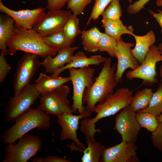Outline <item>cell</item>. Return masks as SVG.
<instances>
[{"label":"cell","mask_w":162,"mask_h":162,"mask_svg":"<svg viewBox=\"0 0 162 162\" xmlns=\"http://www.w3.org/2000/svg\"><path fill=\"white\" fill-rule=\"evenodd\" d=\"M133 36L136 44L131 52L140 64L143 62L150 47L155 42V35L153 31L150 30L145 35L138 36L134 34Z\"/></svg>","instance_id":"obj_20"},{"label":"cell","mask_w":162,"mask_h":162,"mask_svg":"<svg viewBox=\"0 0 162 162\" xmlns=\"http://www.w3.org/2000/svg\"><path fill=\"white\" fill-rule=\"evenodd\" d=\"M113 0H95L92 11L86 24L88 25L92 20L94 21L101 15L106 7Z\"/></svg>","instance_id":"obj_32"},{"label":"cell","mask_w":162,"mask_h":162,"mask_svg":"<svg viewBox=\"0 0 162 162\" xmlns=\"http://www.w3.org/2000/svg\"><path fill=\"white\" fill-rule=\"evenodd\" d=\"M160 78L161 83H162V64L160 66Z\"/></svg>","instance_id":"obj_43"},{"label":"cell","mask_w":162,"mask_h":162,"mask_svg":"<svg viewBox=\"0 0 162 162\" xmlns=\"http://www.w3.org/2000/svg\"><path fill=\"white\" fill-rule=\"evenodd\" d=\"M71 12L61 9L49 10L33 29L43 37L62 31L72 14Z\"/></svg>","instance_id":"obj_13"},{"label":"cell","mask_w":162,"mask_h":162,"mask_svg":"<svg viewBox=\"0 0 162 162\" xmlns=\"http://www.w3.org/2000/svg\"><path fill=\"white\" fill-rule=\"evenodd\" d=\"M11 67L5 58L4 56L0 55V83L3 82L11 70Z\"/></svg>","instance_id":"obj_35"},{"label":"cell","mask_w":162,"mask_h":162,"mask_svg":"<svg viewBox=\"0 0 162 162\" xmlns=\"http://www.w3.org/2000/svg\"><path fill=\"white\" fill-rule=\"evenodd\" d=\"M162 61V54L158 47L151 46L142 63L134 70L127 72L126 76L129 80L138 78L142 80V85L152 86L158 82L157 75V63Z\"/></svg>","instance_id":"obj_9"},{"label":"cell","mask_w":162,"mask_h":162,"mask_svg":"<svg viewBox=\"0 0 162 162\" xmlns=\"http://www.w3.org/2000/svg\"><path fill=\"white\" fill-rule=\"evenodd\" d=\"M87 146L81 152L83 153L81 160L82 162H99L105 149L100 142H97L94 137L86 136Z\"/></svg>","instance_id":"obj_21"},{"label":"cell","mask_w":162,"mask_h":162,"mask_svg":"<svg viewBox=\"0 0 162 162\" xmlns=\"http://www.w3.org/2000/svg\"><path fill=\"white\" fill-rule=\"evenodd\" d=\"M15 22L9 16H0V49L1 54H8L6 43L11 36L15 28Z\"/></svg>","instance_id":"obj_22"},{"label":"cell","mask_w":162,"mask_h":162,"mask_svg":"<svg viewBox=\"0 0 162 162\" xmlns=\"http://www.w3.org/2000/svg\"><path fill=\"white\" fill-rule=\"evenodd\" d=\"M79 48L71 47L59 51L54 57L48 56L41 62V65L45 68L46 73L52 74L58 69L70 62L74 53Z\"/></svg>","instance_id":"obj_18"},{"label":"cell","mask_w":162,"mask_h":162,"mask_svg":"<svg viewBox=\"0 0 162 162\" xmlns=\"http://www.w3.org/2000/svg\"><path fill=\"white\" fill-rule=\"evenodd\" d=\"M129 105L116 116L114 129L122 137V141L135 143L141 127L136 118V113Z\"/></svg>","instance_id":"obj_11"},{"label":"cell","mask_w":162,"mask_h":162,"mask_svg":"<svg viewBox=\"0 0 162 162\" xmlns=\"http://www.w3.org/2000/svg\"><path fill=\"white\" fill-rule=\"evenodd\" d=\"M128 0L129 2L130 3H131L132 2V0Z\"/></svg>","instance_id":"obj_45"},{"label":"cell","mask_w":162,"mask_h":162,"mask_svg":"<svg viewBox=\"0 0 162 162\" xmlns=\"http://www.w3.org/2000/svg\"><path fill=\"white\" fill-rule=\"evenodd\" d=\"M157 10L158 13H155L150 10H149V12L150 14L154 18L160 26L162 29L161 32L162 33V10Z\"/></svg>","instance_id":"obj_39"},{"label":"cell","mask_w":162,"mask_h":162,"mask_svg":"<svg viewBox=\"0 0 162 162\" xmlns=\"http://www.w3.org/2000/svg\"><path fill=\"white\" fill-rule=\"evenodd\" d=\"M135 143L122 141L113 146L105 148L100 160L101 162H140L136 155Z\"/></svg>","instance_id":"obj_15"},{"label":"cell","mask_w":162,"mask_h":162,"mask_svg":"<svg viewBox=\"0 0 162 162\" xmlns=\"http://www.w3.org/2000/svg\"><path fill=\"white\" fill-rule=\"evenodd\" d=\"M43 38L48 46L58 52L70 47L75 41L69 39L63 31Z\"/></svg>","instance_id":"obj_25"},{"label":"cell","mask_w":162,"mask_h":162,"mask_svg":"<svg viewBox=\"0 0 162 162\" xmlns=\"http://www.w3.org/2000/svg\"><path fill=\"white\" fill-rule=\"evenodd\" d=\"M117 41L116 57L117 59V64L115 72V80L118 83L126 69L130 68L134 70L140 64L131 52V48L134 46V44L131 42H125L122 38Z\"/></svg>","instance_id":"obj_16"},{"label":"cell","mask_w":162,"mask_h":162,"mask_svg":"<svg viewBox=\"0 0 162 162\" xmlns=\"http://www.w3.org/2000/svg\"><path fill=\"white\" fill-rule=\"evenodd\" d=\"M119 1L113 0L109 4L101 15L102 22L120 20L122 12Z\"/></svg>","instance_id":"obj_31"},{"label":"cell","mask_w":162,"mask_h":162,"mask_svg":"<svg viewBox=\"0 0 162 162\" xmlns=\"http://www.w3.org/2000/svg\"><path fill=\"white\" fill-rule=\"evenodd\" d=\"M102 22L105 33L117 40H120L121 38V36L123 34H128L133 36L134 34L132 26L127 27L124 25L120 20H108Z\"/></svg>","instance_id":"obj_23"},{"label":"cell","mask_w":162,"mask_h":162,"mask_svg":"<svg viewBox=\"0 0 162 162\" xmlns=\"http://www.w3.org/2000/svg\"><path fill=\"white\" fill-rule=\"evenodd\" d=\"M152 133L151 139L153 146L162 152V122L159 123L156 130Z\"/></svg>","instance_id":"obj_34"},{"label":"cell","mask_w":162,"mask_h":162,"mask_svg":"<svg viewBox=\"0 0 162 162\" xmlns=\"http://www.w3.org/2000/svg\"><path fill=\"white\" fill-rule=\"evenodd\" d=\"M104 63L93 84L86 88L82 96L83 104H86V110L91 114L97 103H103L110 95L114 93L118 83L115 80L117 64L112 65L110 57L107 58Z\"/></svg>","instance_id":"obj_2"},{"label":"cell","mask_w":162,"mask_h":162,"mask_svg":"<svg viewBox=\"0 0 162 162\" xmlns=\"http://www.w3.org/2000/svg\"><path fill=\"white\" fill-rule=\"evenodd\" d=\"M69 160L56 156H50L43 158V162H71Z\"/></svg>","instance_id":"obj_38"},{"label":"cell","mask_w":162,"mask_h":162,"mask_svg":"<svg viewBox=\"0 0 162 162\" xmlns=\"http://www.w3.org/2000/svg\"><path fill=\"white\" fill-rule=\"evenodd\" d=\"M8 54L13 56L18 51L37 55L45 58L48 56L54 57L58 52L49 46L43 37L33 28L21 29L15 28L8 40Z\"/></svg>","instance_id":"obj_3"},{"label":"cell","mask_w":162,"mask_h":162,"mask_svg":"<svg viewBox=\"0 0 162 162\" xmlns=\"http://www.w3.org/2000/svg\"><path fill=\"white\" fill-rule=\"evenodd\" d=\"M38 55L25 53L18 62L13 80L14 95L19 94L28 84L41 65Z\"/></svg>","instance_id":"obj_10"},{"label":"cell","mask_w":162,"mask_h":162,"mask_svg":"<svg viewBox=\"0 0 162 162\" xmlns=\"http://www.w3.org/2000/svg\"><path fill=\"white\" fill-rule=\"evenodd\" d=\"M49 115L38 109L30 108L15 121V124L8 128L2 135L5 144H14L27 132L35 128L45 130L50 126Z\"/></svg>","instance_id":"obj_4"},{"label":"cell","mask_w":162,"mask_h":162,"mask_svg":"<svg viewBox=\"0 0 162 162\" xmlns=\"http://www.w3.org/2000/svg\"><path fill=\"white\" fill-rule=\"evenodd\" d=\"M139 111L150 113L156 117L162 113V83L153 94L148 107Z\"/></svg>","instance_id":"obj_28"},{"label":"cell","mask_w":162,"mask_h":162,"mask_svg":"<svg viewBox=\"0 0 162 162\" xmlns=\"http://www.w3.org/2000/svg\"><path fill=\"white\" fill-rule=\"evenodd\" d=\"M43 157H36L34 158L32 162H43Z\"/></svg>","instance_id":"obj_40"},{"label":"cell","mask_w":162,"mask_h":162,"mask_svg":"<svg viewBox=\"0 0 162 162\" xmlns=\"http://www.w3.org/2000/svg\"><path fill=\"white\" fill-rule=\"evenodd\" d=\"M91 113L86 111L79 115H75L71 112H66L56 116L57 123L62 128L60 139L62 141L70 139L81 149L86 147L77 138V130L80 119L90 116Z\"/></svg>","instance_id":"obj_14"},{"label":"cell","mask_w":162,"mask_h":162,"mask_svg":"<svg viewBox=\"0 0 162 162\" xmlns=\"http://www.w3.org/2000/svg\"><path fill=\"white\" fill-rule=\"evenodd\" d=\"M46 8L39 7L32 10L15 11L5 6L0 0V11L11 18L15 22V27L29 29L33 28L43 18L46 14Z\"/></svg>","instance_id":"obj_12"},{"label":"cell","mask_w":162,"mask_h":162,"mask_svg":"<svg viewBox=\"0 0 162 162\" xmlns=\"http://www.w3.org/2000/svg\"><path fill=\"white\" fill-rule=\"evenodd\" d=\"M70 91L67 86L41 95L37 108L48 115L57 116L66 112L73 113L67 96Z\"/></svg>","instance_id":"obj_8"},{"label":"cell","mask_w":162,"mask_h":162,"mask_svg":"<svg viewBox=\"0 0 162 162\" xmlns=\"http://www.w3.org/2000/svg\"><path fill=\"white\" fill-rule=\"evenodd\" d=\"M156 4L158 7L162 6V0H157L156 2Z\"/></svg>","instance_id":"obj_42"},{"label":"cell","mask_w":162,"mask_h":162,"mask_svg":"<svg viewBox=\"0 0 162 162\" xmlns=\"http://www.w3.org/2000/svg\"><path fill=\"white\" fill-rule=\"evenodd\" d=\"M136 118L141 128L152 133L156 130L158 125L157 117L148 112L138 111L136 113Z\"/></svg>","instance_id":"obj_27"},{"label":"cell","mask_w":162,"mask_h":162,"mask_svg":"<svg viewBox=\"0 0 162 162\" xmlns=\"http://www.w3.org/2000/svg\"><path fill=\"white\" fill-rule=\"evenodd\" d=\"M102 32L96 27L81 31V39L84 49L89 52L99 50V44Z\"/></svg>","instance_id":"obj_24"},{"label":"cell","mask_w":162,"mask_h":162,"mask_svg":"<svg viewBox=\"0 0 162 162\" xmlns=\"http://www.w3.org/2000/svg\"><path fill=\"white\" fill-rule=\"evenodd\" d=\"M42 142L38 136L24 135L16 144H8L4 150L3 162H27L41 151Z\"/></svg>","instance_id":"obj_5"},{"label":"cell","mask_w":162,"mask_h":162,"mask_svg":"<svg viewBox=\"0 0 162 162\" xmlns=\"http://www.w3.org/2000/svg\"><path fill=\"white\" fill-rule=\"evenodd\" d=\"M158 47L160 51L162 54V42L159 44Z\"/></svg>","instance_id":"obj_44"},{"label":"cell","mask_w":162,"mask_h":162,"mask_svg":"<svg viewBox=\"0 0 162 162\" xmlns=\"http://www.w3.org/2000/svg\"><path fill=\"white\" fill-rule=\"evenodd\" d=\"M153 93L152 89L146 88L137 91L133 96L130 105L136 112L148 106Z\"/></svg>","instance_id":"obj_26"},{"label":"cell","mask_w":162,"mask_h":162,"mask_svg":"<svg viewBox=\"0 0 162 162\" xmlns=\"http://www.w3.org/2000/svg\"><path fill=\"white\" fill-rule=\"evenodd\" d=\"M40 95L34 84H28L19 94L8 100L5 110V120L15 121L31 108Z\"/></svg>","instance_id":"obj_7"},{"label":"cell","mask_w":162,"mask_h":162,"mask_svg":"<svg viewBox=\"0 0 162 162\" xmlns=\"http://www.w3.org/2000/svg\"><path fill=\"white\" fill-rule=\"evenodd\" d=\"M63 31L69 39L75 41V38L81 32L79 27V19L76 16L71 14L66 22Z\"/></svg>","instance_id":"obj_30"},{"label":"cell","mask_w":162,"mask_h":162,"mask_svg":"<svg viewBox=\"0 0 162 162\" xmlns=\"http://www.w3.org/2000/svg\"><path fill=\"white\" fill-rule=\"evenodd\" d=\"M106 59L100 55H92L88 57L83 52L79 51L71 56L69 63L58 69L52 76H59L63 71L70 68H81L91 65H99L104 63Z\"/></svg>","instance_id":"obj_17"},{"label":"cell","mask_w":162,"mask_h":162,"mask_svg":"<svg viewBox=\"0 0 162 162\" xmlns=\"http://www.w3.org/2000/svg\"><path fill=\"white\" fill-rule=\"evenodd\" d=\"M150 0H139L130 4L127 8L128 13L130 14H136L144 8L145 5Z\"/></svg>","instance_id":"obj_36"},{"label":"cell","mask_w":162,"mask_h":162,"mask_svg":"<svg viewBox=\"0 0 162 162\" xmlns=\"http://www.w3.org/2000/svg\"><path fill=\"white\" fill-rule=\"evenodd\" d=\"M70 81V76H50L40 73L34 81V85L36 89L41 95L55 90Z\"/></svg>","instance_id":"obj_19"},{"label":"cell","mask_w":162,"mask_h":162,"mask_svg":"<svg viewBox=\"0 0 162 162\" xmlns=\"http://www.w3.org/2000/svg\"><path fill=\"white\" fill-rule=\"evenodd\" d=\"M46 0L48 2L46 8L49 10H61L69 0Z\"/></svg>","instance_id":"obj_37"},{"label":"cell","mask_w":162,"mask_h":162,"mask_svg":"<svg viewBox=\"0 0 162 162\" xmlns=\"http://www.w3.org/2000/svg\"><path fill=\"white\" fill-rule=\"evenodd\" d=\"M93 0H69L67 2V8L70 10L73 14L79 15L83 13L84 9Z\"/></svg>","instance_id":"obj_33"},{"label":"cell","mask_w":162,"mask_h":162,"mask_svg":"<svg viewBox=\"0 0 162 162\" xmlns=\"http://www.w3.org/2000/svg\"><path fill=\"white\" fill-rule=\"evenodd\" d=\"M68 70L73 86V103L71 107L73 113L77 111L79 114H82L86 111L83 106V94L86 88L91 87L93 84L95 70L89 66L79 69L70 68Z\"/></svg>","instance_id":"obj_6"},{"label":"cell","mask_w":162,"mask_h":162,"mask_svg":"<svg viewBox=\"0 0 162 162\" xmlns=\"http://www.w3.org/2000/svg\"><path fill=\"white\" fill-rule=\"evenodd\" d=\"M133 91L126 88L118 89L110 95L103 103L98 104L93 110L97 113L94 118H85L82 121L80 130L86 136H94L100 129L96 128L95 124L102 118L114 115L126 106L130 105L133 97Z\"/></svg>","instance_id":"obj_1"},{"label":"cell","mask_w":162,"mask_h":162,"mask_svg":"<svg viewBox=\"0 0 162 162\" xmlns=\"http://www.w3.org/2000/svg\"><path fill=\"white\" fill-rule=\"evenodd\" d=\"M157 118L158 123L162 122V113L157 117Z\"/></svg>","instance_id":"obj_41"},{"label":"cell","mask_w":162,"mask_h":162,"mask_svg":"<svg viewBox=\"0 0 162 162\" xmlns=\"http://www.w3.org/2000/svg\"><path fill=\"white\" fill-rule=\"evenodd\" d=\"M117 41L105 33H101L99 44V50L106 52L112 57H116Z\"/></svg>","instance_id":"obj_29"}]
</instances>
